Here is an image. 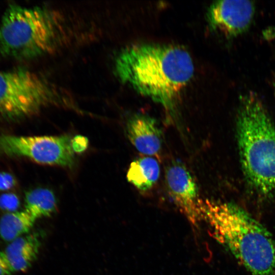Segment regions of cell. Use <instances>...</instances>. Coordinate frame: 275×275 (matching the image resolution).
Listing matches in <instances>:
<instances>
[{
	"label": "cell",
	"mask_w": 275,
	"mask_h": 275,
	"mask_svg": "<svg viewBox=\"0 0 275 275\" xmlns=\"http://www.w3.org/2000/svg\"><path fill=\"white\" fill-rule=\"evenodd\" d=\"M201 209L213 237L251 275H275V241L263 225L231 203L202 200Z\"/></svg>",
	"instance_id": "cell-2"
},
{
	"label": "cell",
	"mask_w": 275,
	"mask_h": 275,
	"mask_svg": "<svg viewBox=\"0 0 275 275\" xmlns=\"http://www.w3.org/2000/svg\"><path fill=\"white\" fill-rule=\"evenodd\" d=\"M41 245L39 234L32 233L20 236L7 246L6 256L14 271H26L37 258Z\"/></svg>",
	"instance_id": "cell-10"
},
{
	"label": "cell",
	"mask_w": 275,
	"mask_h": 275,
	"mask_svg": "<svg viewBox=\"0 0 275 275\" xmlns=\"http://www.w3.org/2000/svg\"><path fill=\"white\" fill-rule=\"evenodd\" d=\"M25 209L36 219L50 216L57 208L53 193L47 188H36L28 192L25 197Z\"/></svg>",
	"instance_id": "cell-13"
},
{
	"label": "cell",
	"mask_w": 275,
	"mask_h": 275,
	"mask_svg": "<svg viewBox=\"0 0 275 275\" xmlns=\"http://www.w3.org/2000/svg\"><path fill=\"white\" fill-rule=\"evenodd\" d=\"M36 220L25 209L6 213L0 218V237L12 241L28 233Z\"/></svg>",
	"instance_id": "cell-12"
},
{
	"label": "cell",
	"mask_w": 275,
	"mask_h": 275,
	"mask_svg": "<svg viewBox=\"0 0 275 275\" xmlns=\"http://www.w3.org/2000/svg\"><path fill=\"white\" fill-rule=\"evenodd\" d=\"M13 271L5 252L0 251V275H11Z\"/></svg>",
	"instance_id": "cell-17"
},
{
	"label": "cell",
	"mask_w": 275,
	"mask_h": 275,
	"mask_svg": "<svg viewBox=\"0 0 275 275\" xmlns=\"http://www.w3.org/2000/svg\"><path fill=\"white\" fill-rule=\"evenodd\" d=\"M65 102L54 86L32 71H0V117L15 119Z\"/></svg>",
	"instance_id": "cell-5"
},
{
	"label": "cell",
	"mask_w": 275,
	"mask_h": 275,
	"mask_svg": "<svg viewBox=\"0 0 275 275\" xmlns=\"http://www.w3.org/2000/svg\"><path fill=\"white\" fill-rule=\"evenodd\" d=\"M72 138L68 135L16 136L0 135V152L23 156L46 164L71 167L74 162Z\"/></svg>",
	"instance_id": "cell-6"
},
{
	"label": "cell",
	"mask_w": 275,
	"mask_h": 275,
	"mask_svg": "<svg viewBox=\"0 0 275 275\" xmlns=\"http://www.w3.org/2000/svg\"><path fill=\"white\" fill-rule=\"evenodd\" d=\"M65 38L58 13L44 7L12 4L0 23V53L14 59H32L54 51Z\"/></svg>",
	"instance_id": "cell-4"
},
{
	"label": "cell",
	"mask_w": 275,
	"mask_h": 275,
	"mask_svg": "<svg viewBox=\"0 0 275 275\" xmlns=\"http://www.w3.org/2000/svg\"><path fill=\"white\" fill-rule=\"evenodd\" d=\"M236 131L239 160L249 185L264 198L275 197V127L257 93L239 98Z\"/></svg>",
	"instance_id": "cell-3"
},
{
	"label": "cell",
	"mask_w": 275,
	"mask_h": 275,
	"mask_svg": "<svg viewBox=\"0 0 275 275\" xmlns=\"http://www.w3.org/2000/svg\"><path fill=\"white\" fill-rule=\"evenodd\" d=\"M166 182L170 197L179 210L196 225L202 220V200L192 175L181 161H173L166 171Z\"/></svg>",
	"instance_id": "cell-7"
},
{
	"label": "cell",
	"mask_w": 275,
	"mask_h": 275,
	"mask_svg": "<svg viewBox=\"0 0 275 275\" xmlns=\"http://www.w3.org/2000/svg\"><path fill=\"white\" fill-rule=\"evenodd\" d=\"M88 145V140L87 138L78 135L72 139L71 146L74 152L81 153L84 151Z\"/></svg>",
	"instance_id": "cell-15"
},
{
	"label": "cell",
	"mask_w": 275,
	"mask_h": 275,
	"mask_svg": "<svg viewBox=\"0 0 275 275\" xmlns=\"http://www.w3.org/2000/svg\"><path fill=\"white\" fill-rule=\"evenodd\" d=\"M15 184V181L12 175L7 173H0V190L9 189Z\"/></svg>",
	"instance_id": "cell-16"
},
{
	"label": "cell",
	"mask_w": 275,
	"mask_h": 275,
	"mask_svg": "<svg viewBox=\"0 0 275 275\" xmlns=\"http://www.w3.org/2000/svg\"><path fill=\"white\" fill-rule=\"evenodd\" d=\"M117 78L174 116L179 95L193 76L190 54L176 46L157 43L131 45L114 61Z\"/></svg>",
	"instance_id": "cell-1"
},
{
	"label": "cell",
	"mask_w": 275,
	"mask_h": 275,
	"mask_svg": "<svg viewBox=\"0 0 275 275\" xmlns=\"http://www.w3.org/2000/svg\"><path fill=\"white\" fill-rule=\"evenodd\" d=\"M20 204L18 197L12 193L4 194L0 196V208L8 212H15Z\"/></svg>",
	"instance_id": "cell-14"
},
{
	"label": "cell",
	"mask_w": 275,
	"mask_h": 275,
	"mask_svg": "<svg viewBox=\"0 0 275 275\" xmlns=\"http://www.w3.org/2000/svg\"><path fill=\"white\" fill-rule=\"evenodd\" d=\"M160 175L158 161L150 156L141 157L130 164L126 177L128 181L141 191H147L156 184Z\"/></svg>",
	"instance_id": "cell-11"
},
{
	"label": "cell",
	"mask_w": 275,
	"mask_h": 275,
	"mask_svg": "<svg viewBox=\"0 0 275 275\" xmlns=\"http://www.w3.org/2000/svg\"><path fill=\"white\" fill-rule=\"evenodd\" d=\"M126 133L133 146L142 154H157L162 145V133L156 120L146 115L136 114L126 124Z\"/></svg>",
	"instance_id": "cell-9"
},
{
	"label": "cell",
	"mask_w": 275,
	"mask_h": 275,
	"mask_svg": "<svg viewBox=\"0 0 275 275\" xmlns=\"http://www.w3.org/2000/svg\"><path fill=\"white\" fill-rule=\"evenodd\" d=\"M255 10L252 1H219L210 6L207 17L212 29L227 37H234L249 29Z\"/></svg>",
	"instance_id": "cell-8"
}]
</instances>
